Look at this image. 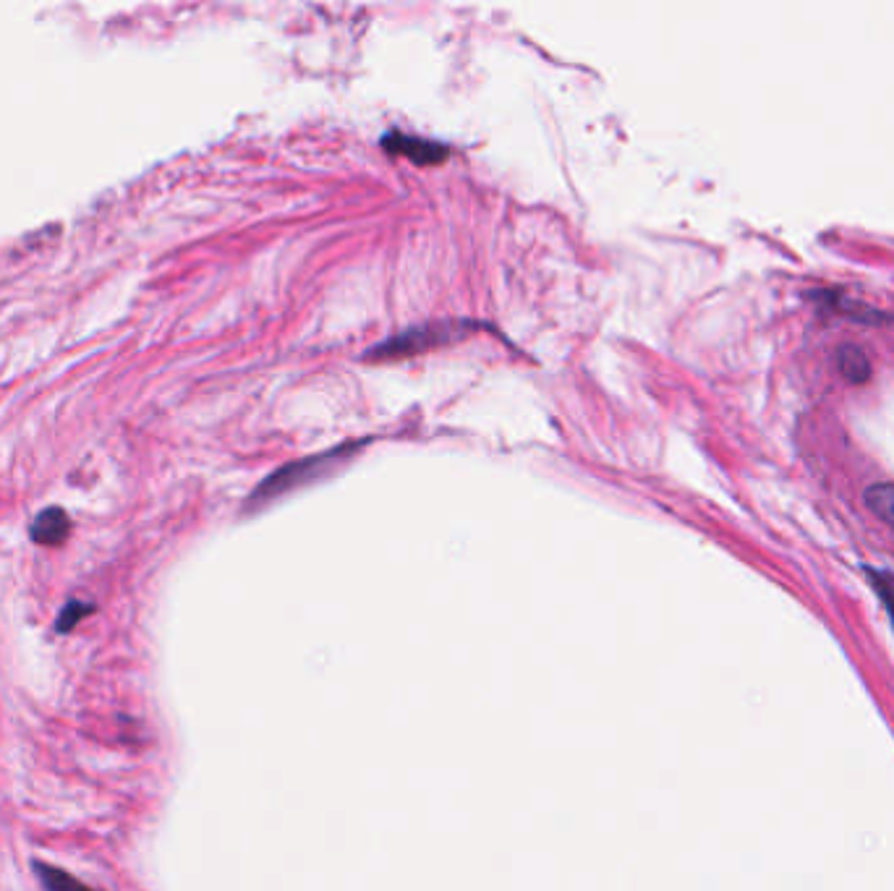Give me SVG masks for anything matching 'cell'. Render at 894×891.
I'll return each instance as SVG.
<instances>
[{
    "label": "cell",
    "mask_w": 894,
    "mask_h": 891,
    "mask_svg": "<svg viewBox=\"0 0 894 891\" xmlns=\"http://www.w3.org/2000/svg\"><path fill=\"white\" fill-rule=\"evenodd\" d=\"M356 447H359V445L338 447V450H332V453L314 455V458L298 460V463H291V466L280 468V471L272 473L270 479H265V484L259 486L257 494L251 497V502L270 500V497H275V494L288 492L291 486L304 484V479H309V476H317V473L325 471L327 466H332V463H338V458H346V455H351L353 450H356Z\"/></svg>",
    "instance_id": "6da1fadb"
},
{
    "label": "cell",
    "mask_w": 894,
    "mask_h": 891,
    "mask_svg": "<svg viewBox=\"0 0 894 891\" xmlns=\"http://www.w3.org/2000/svg\"><path fill=\"white\" fill-rule=\"evenodd\" d=\"M834 358H837V369L842 372V377L850 379V382H868L871 379L874 369H871V361H868V356L861 348L842 345V348H837Z\"/></svg>",
    "instance_id": "5b68a950"
},
{
    "label": "cell",
    "mask_w": 894,
    "mask_h": 891,
    "mask_svg": "<svg viewBox=\"0 0 894 891\" xmlns=\"http://www.w3.org/2000/svg\"><path fill=\"white\" fill-rule=\"evenodd\" d=\"M447 338H450V327H421V330L403 332L398 338L377 345L374 351H369V358L408 356V353H419L424 351V348H432V345L442 343V340Z\"/></svg>",
    "instance_id": "3957f363"
},
{
    "label": "cell",
    "mask_w": 894,
    "mask_h": 891,
    "mask_svg": "<svg viewBox=\"0 0 894 891\" xmlns=\"http://www.w3.org/2000/svg\"><path fill=\"white\" fill-rule=\"evenodd\" d=\"M871 575V583L874 588L879 591V596L884 599L887 609L892 612V620H894V575L892 573H881V570H868Z\"/></svg>",
    "instance_id": "9c48e42d"
},
{
    "label": "cell",
    "mask_w": 894,
    "mask_h": 891,
    "mask_svg": "<svg viewBox=\"0 0 894 891\" xmlns=\"http://www.w3.org/2000/svg\"><path fill=\"white\" fill-rule=\"evenodd\" d=\"M32 868H34V876L40 878V884L45 891H95V889H89L87 884H82V881H79L76 876H71L68 871H63V868H55V865L34 860Z\"/></svg>",
    "instance_id": "8992f818"
},
{
    "label": "cell",
    "mask_w": 894,
    "mask_h": 891,
    "mask_svg": "<svg viewBox=\"0 0 894 891\" xmlns=\"http://www.w3.org/2000/svg\"><path fill=\"white\" fill-rule=\"evenodd\" d=\"M68 531H71V520H68L66 510H61V507L42 510L34 518L32 528H29L32 539L37 544H42V547H58V544H63L68 539Z\"/></svg>",
    "instance_id": "277c9868"
},
{
    "label": "cell",
    "mask_w": 894,
    "mask_h": 891,
    "mask_svg": "<svg viewBox=\"0 0 894 891\" xmlns=\"http://www.w3.org/2000/svg\"><path fill=\"white\" fill-rule=\"evenodd\" d=\"M95 612V604H87V601H68L66 607L61 609V615H58V622H55V630L58 633H71V630L79 625L87 615Z\"/></svg>",
    "instance_id": "ba28073f"
},
{
    "label": "cell",
    "mask_w": 894,
    "mask_h": 891,
    "mask_svg": "<svg viewBox=\"0 0 894 891\" xmlns=\"http://www.w3.org/2000/svg\"><path fill=\"white\" fill-rule=\"evenodd\" d=\"M382 149L390 152V155L406 157V160L416 162V165H440L450 155V149L445 144L429 142V139H421V136L403 134V131H390L387 136H382Z\"/></svg>",
    "instance_id": "7a4b0ae2"
},
{
    "label": "cell",
    "mask_w": 894,
    "mask_h": 891,
    "mask_svg": "<svg viewBox=\"0 0 894 891\" xmlns=\"http://www.w3.org/2000/svg\"><path fill=\"white\" fill-rule=\"evenodd\" d=\"M863 500H866V507L876 515V518L884 520L887 526L894 528V484L868 486L866 494H863Z\"/></svg>",
    "instance_id": "52a82bcc"
}]
</instances>
